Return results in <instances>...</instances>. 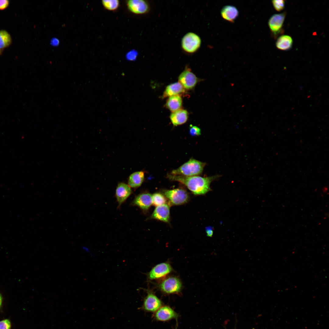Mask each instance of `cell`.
I'll list each match as a JSON object with an SVG mask.
<instances>
[{
  "instance_id": "5bb4252c",
  "label": "cell",
  "mask_w": 329,
  "mask_h": 329,
  "mask_svg": "<svg viewBox=\"0 0 329 329\" xmlns=\"http://www.w3.org/2000/svg\"><path fill=\"white\" fill-rule=\"evenodd\" d=\"M154 317L157 320L164 321L176 318L177 313L171 308L168 306L161 307L156 312Z\"/></svg>"
},
{
  "instance_id": "603a6c76",
  "label": "cell",
  "mask_w": 329,
  "mask_h": 329,
  "mask_svg": "<svg viewBox=\"0 0 329 329\" xmlns=\"http://www.w3.org/2000/svg\"><path fill=\"white\" fill-rule=\"evenodd\" d=\"M152 204L157 207L165 204L167 200L165 196L162 194L157 193L152 195Z\"/></svg>"
},
{
  "instance_id": "8992f818",
  "label": "cell",
  "mask_w": 329,
  "mask_h": 329,
  "mask_svg": "<svg viewBox=\"0 0 329 329\" xmlns=\"http://www.w3.org/2000/svg\"><path fill=\"white\" fill-rule=\"evenodd\" d=\"M126 4L129 10L136 15H143L149 12L150 9L149 3L144 0H129Z\"/></svg>"
},
{
  "instance_id": "484cf974",
  "label": "cell",
  "mask_w": 329,
  "mask_h": 329,
  "mask_svg": "<svg viewBox=\"0 0 329 329\" xmlns=\"http://www.w3.org/2000/svg\"><path fill=\"white\" fill-rule=\"evenodd\" d=\"M11 327V322L7 319L0 321V329H10Z\"/></svg>"
},
{
  "instance_id": "ffe728a7",
  "label": "cell",
  "mask_w": 329,
  "mask_h": 329,
  "mask_svg": "<svg viewBox=\"0 0 329 329\" xmlns=\"http://www.w3.org/2000/svg\"><path fill=\"white\" fill-rule=\"evenodd\" d=\"M293 40L291 36L283 35L278 38L276 42V46L280 50L287 51L291 48Z\"/></svg>"
},
{
  "instance_id": "ba28073f",
  "label": "cell",
  "mask_w": 329,
  "mask_h": 329,
  "mask_svg": "<svg viewBox=\"0 0 329 329\" xmlns=\"http://www.w3.org/2000/svg\"><path fill=\"white\" fill-rule=\"evenodd\" d=\"M172 270L170 264L167 263H162L154 266L147 274L148 279L152 280L159 279L165 276Z\"/></svg>"
},
{
  "instance_id": "5b68a950",
  "label": "cell",
  "mask_w": 329,
  "mask_h": 329,
  "mask_svg": "<svg viewBox=\"0 0 329 329\" xmlns=\"http://www.w3.org/2000/svg\"><path fill=\"white\" fill-rule=\"evenodd\" d=\"M203 80L197 78L187 66L181 73L178 78L179 82L186 90H190Z\"/></svg>"
},
{
  "instance_id": "277c9868",
  "label": "cell",
  "mask_w": 329,
  "mask_h": 329,
  "mask_svg": "<svg viewBox=\"0 0 329 329\" xmlns=\"http://www.w3.org/2000/svg\"><path fill=\"white\" fill-rule=\"evenodd\" d=\"M163 194L172 205L185 204L188 201L189 198L187 191L181 189L164 190Z\"/></svg>"
},
{
  "instance_id": "4316f807",
  "label": "cell",
  "mask_w": 329,
  "mask_h": 329,
  "mask_svg": "<svg viewBox=\"0 0 329 329\" xmlns=\"http://www.w3.org/2000/svg\"><path fill=\"white\" fill-rule=\"evenodd\" d=\"M137 53L136 51H131L126 55V58L129 61H134L136 58Z\"/></svg>"
},
{
  "instance_id": "d4e9b609",
  "label": "cell",
  "mask_w": 329,
  "mask_h": 329,
  "mask_svg": "<svg viewBox=\"0 0 329 329\" xmlns=\"http://www.w3.org/2000/svg\"><path fill=\"white\" fill-rule=\"evenodd\" d=\"M190 134L192 136H197L201 135V131L200 129L196 126L190 125L189 129Z\"/></svg>"
},
{
  "instance_id": "4dcf8cb0",
  "label": "cell",
  "mask_w": 329,
  "mask_h": 329,
  "mask_svg": "<svg viewBox=\"0 0 329 329\" xmlns=\"http://www.w3.org/2000/svg\"><path fill=\"white\" fill-rule=\"evenodd\" d=\"M3 300V298L2 296L0 293V308L1 307L2 305Z\"/></svg>"
},
{
  "instance_id": "2e32d148",
  "label": "cell",
  "mask_w": 329,
  "mask_h": 329,
  "mask_svg": "<svg viewBox=\"0 0 329 329\" xmlns=\"http://www.w3.org/2000/svg\"><path fill=\"white\" fill-rule=\"evenodd\" d=\"M188 116L189 113L187 111L181 109L171 113L170 118L173 126H177L186 123L188 120Z\"/></svg>"
},
{
  "instance_id": "7402d4cb",
  "label": "cell",
  "mask_w": 329,
  "mask_h": 329,
  "mask_svg": "<svg viewBox=\"0 0 329 329\" xmlns=\"http://www.w3.org/2000/svg\"><path fill=\"white\" fill-rule=\"evenodd\" d=\"M101 3L105 9L114 11L119 7L120 2L118 0H103L101 1Z\"/></svg>"
},
{
  "instance_id": "30bf717a",
  "label": "cell",
  "mask_w": 329,
  "mask_h": 329,
  "mask_svg": "<svg viewBox=\"0 0 329 329\" xmlns=\"http://www.w3.org/2000/svg\"><path fill=\"white\" fill-rule=\"evenodd\" d=\"M152 204V195L148 193L137 195L132 203V205L139 207L144 211L147 210Z\"/></svg>"
},
{
  "instance_id": "9c48e42d",
  "label": "cell",
  "mask_w": 329,
  "mask_h": 329,
  "mask_svg": "<svg viewBox=\"0 0 329 329\" xmlns=\"http://www.w3.org/2000/svg\"><path fill=\"white\" fill-rule=\"evenodd\" d=\"M162 306L161 300L153 292L148 290L144 298L142 306L144 310L154 312L158 310Z\"/></svg>"
},
{
  "instance_id": "cb8c5ba5",
  "label": "cell",
  "mask_w": 329,
  "mask_h": 329,
  "mask_svg": "<svg viewBox=\"0 0 329 329\" xmlns=\"http://www.w3.org/2000/svg\"><path fill=\"white\" fill-rule=\"evenodd\" d=\"M273 6L278 11H282L285 7V2L283 0H274L272 1Z\"/></svg>"
},
{
  "instance_id": "ac0fdd59",
  "label": "cell",
  "mask_w": 329,
  "mask_h": 329,
  "mask_svg": "<svg viewBox=\"0 0 329 329\" xmlns=\"http://www.w3.org/2000/svg\"><path fill=\"white\" fill-rule=\"evenodd\" d=\"M182 99L180 95L169 97L167 100L165 106L171 112H174L181 109Z\"/></svg>"
},
{
  "instance_id": "8fae6325",
  "label": "cell",
  "mask_w": 329,
  "mask_h": 329,
  "mask_svg": "<svg viewBox=\"0 0 329 329\" xmlns=\"http://www.w3.org/2000/svg\"><path fill=\"white\" fill-rule=\"evenodd\" d=\"M285 12L276 14L272 15L269 19L268 25L273 34H278L281 30L285 20Z\"/></svg>"
},
{
  "instance_id": "3957f363",
  "label": "cell",
  "mask_w": 329,
  "mask_h": 329,
  "mask_svg": "<svg viewBox=\"0 0 329 329\" xmlns=\"http://www.w3.org/2000/svg\"><path fill=\"white\" fill-rule=\"evenodd\" d=\"M201 39L196 33L191 32L187 33L182 37L181 42V47L186 53L192 54L196 52L201 44Z\"/></svg>"
},
{
  "instance_id": "83f0119b",
  "label": "cell",
  "mask_w": 329,
  "mask_h": 329,
  "mask_svg": "<svg viewBox=\"0 0 329 329\" xmlns=\"http://www.w3.org/2000/svg\"><path fill=\"white\" fill-rule=\"evenodd\" d=\"M9 1L7 0H0V10L6 9L9 6Z\"/></svg>"
},
{
  "instance_id": "6da1fadb",
  "label": "cell",
  "mask_w": 329,
  "mask_h": 329,
  "mask_svg": "<svg viewBox=\"0 0 329 329\" xmlns=\"http://www.w3.org/2000/svg\"><path fill=\"white\" fill-rule=\"evenodd\" d=\"M167 177L171 180L177 181L184 184L194 195H201L210 190V184L217 178V176L203 177L197 175L186 176L168 174Z\"/></svg>"
},
{
  "instance_id": "d6986e66",
  "label": "cell",
  "mask_w": 329,
  "mask_h": 329,
  "mask_svg": "<svg viewBox=\"0 0 329 329\" xmlns=\"http://www.w3.org/2000/svg\"><path fill=\"white\" fill-rule=\"evenodd\" d=\"M144 173L143 171H138L132 174L128 180V185L133 188H136L142 185L144 179Z\"/></svg>"
},
{
  "instance_id": "44dd1931",
  "label": "cell",
  "mask_w": 329,
  "mask_h": 329,
  "mask_svg": "<svg viewBox=\"0 0 329 329\" xmlns=\"http://www.w3.org/2000/svg\"><path fill=\"white\" fill-rule=\"evenodd\" d=\"M12 41L11 36L8 32L5 30H0V48L8 47Z\"/></svg>"
},
{
  "instance_id": "e0dca14e",
  "label": "cell",
  "mask_w": 329,
  "mask_h": 329,
  "mask_svg": "<svg viewBox=\"0 0 329 329\" xmlns=\"http://www.w3.org/2000/svg\"><path fill=\"white\" fill-rule=\"evenodd\" d=\"M221 14L222 18L231 23L234 22L239 15L237 8L231 5L224 6L221 9Z\"/></svg>"
},
{
  "instance_id": "9a60e30c",
  "label": "cell",
  "mask_w": 329,
  "mask_h": 329,
  "mask_svg": "<svg viewBox=\"0 0 329 329\" xmlns=\"http://www.w3.org/2000/svg\"><path fill=\"white\" fill-rule=\"evenodd\" d=\"M186 90L179 82L172 83L166 87L162 98H164L174 96L182 95L186 93Z\"/></svg>"
},
{
  "instance_id": "4fadbf2b",
  "label": "cell",
  "mask_w": 329,
  "mask_h": 329,
  "mask_svg": "<svg viewBox=\"0 0 329 329\" xmlns=\"http://www.w3.org/2000/svg\"><path fill=\"white\" fill-rule=\"evenodd\" d=\"M132 193L131 187L128 185L123 182L118 184L115 190V196L119 207L126 200Z\"/></svg>"
},
{
  "instance_id": "52a82bcc",
  "label": "cell",
  "mask_w": 329,
  "mask_h": 329,
  "mask_svg": "<svg viewBox=\"0 0 329 329\" xmlns=\"http://www.w3.org/2000/svg\"><path fill=\"white\" fill-rule=\"evenodd\" d=\"M182 287V283L179 279L174 277L166 278L159 285L161 290L167 294L179 292L180 291Z\"/></svg>"
},
{
  "instance_id": "f546056e",
  "label": "cell",
  "mask_w": 329,
  "mask_h": 329,
  "mask_svg": "<svg viewBox=\"0 0 329 329\" xmlns=\"http://www.w3.org/2000/svg\"><path fill=\"white\" fill-rule=\"evenodd\" d=\"M59 43V41L58 39L54 38L51 39V44L54 46L58 45Z\"/></svg>"
},
{
  "instance_id": "f1b7e54d",
  "label": "cell",
  "mask_w": 329,
  "mask_h": 329,
  "mask_svg": "<svg viewBox=\"0 0 329 329\" xmlns=\"http://www.w3.org/2000/svg\"><path fill=\"white\" fill-rule=\"evenodd\" d=\"M205 230L207 236L210 237L212 236L213 235V232L211 227H207L206 228Z\"/></svg>"
},
{
  "instance_id": "7a4b0ae2",
  "label": "cell",
  "mask_w": 329,
  "mask_h": 329,
  "mask_svg": "<svg viewBox=\"0 0 329 329\" xmlns=\"http://www.w3.org/2000/svg\"><path fill=\"white\" fill-rule=\"evenodd\" d=\"M205 165L204 162L191 158L170 174L174 175L197 176L202 172Z\"/></svg>"
},
{
  "instance_id": "1f68e13d",
  "label": "cell",
  "mask_w": 329,
  "mask_h": 329,
  "mask_svg": "<svg viewBox=\"0 0 329 329\" xmlns=\"http://www.w3.org/2000/svg\"></svg>"
},
{
  "instance_id": "7c38bea8",
  "label": "cell",
  "mask_w": 329,
  "mask_h": 329,
  "mask_svg": "<svg viewBox=\"0 0 329 329\" xmlns=\"http://www.w3.org/2000/svg\"><path fill=\"white\" fill-rule=\"evenodd\" d=\"M170 207L164 204L157 207L154 209L150 219H154L168 223L170 220Z\"/></svg>"
}]
</instances>
